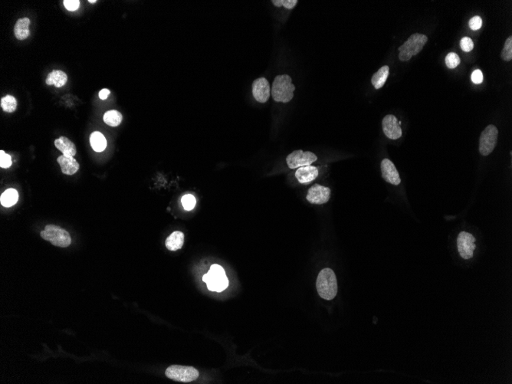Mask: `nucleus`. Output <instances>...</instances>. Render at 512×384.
I'll list each match as a JSON object with an SVG mask.
<instances>
[{
  "instance_id": "nucleus-10",
  "label": "nucleus",
  "mask_w": 512,
  "mask_h": 384,
  "mask_svg": "<svg viewBox=\"0 0 512 384\" xmlns=\"http://www.w3.org/2000/svg\"><path fill=\"white\" fill-rule=\"evenodd\" d=\"M383 131L390 140L399 139L402 132L399 121L393 114H388L384 117L382 121Z\"/></svg>"
},
{
  "instance_id": "nucleus-30",
  "label": "nucleus",
  "mask_w": 512,
  "mask_h": 384,
  "mask_svg": "<svg viewBox=\"0 0 512 384\" xmlns=\"http://www.w3.org/2000/svg\"><path fill=\"white\" fill-rule=\"evenodd\" d=\"M460 47L463 51L465 52H469L474 48V43L472 39L468 37H464L460 42Z\"/></svg>"
},
{
  "instance_id": "nucleus-25",
  "label": "nucleus",
  "mask_w": 512,
  "mask_h": 384,
  "mask_svg": "<svg viewBox=\"0 0 512 384\" xmlns=\"http://www.w3.org/2000/svg\"><path fill=\"white\" fill-rule=\"evenodd\" d=\"M501 58L505 62H510L512 59V36H509L505 41L504 48L501 51Z\"/></svg>"
},
{
  "instance_id": "nucleus-18",
  "label": "nucleus",
  "mask_w": 512,
  "mask_h": 384,
  "mask_svg": "<svg viewBox=\"0 0 512 384\" xmlns=\"http://www.w3.org/2000/svg\"><path fill=\"white\" fill-rule=\"evenodd\" d=\"M67 81H68V75H66L65 72L61 70H54L50 72L46 80V83L48 85H54L56 88L64 86Z\"/></svg>"
},
{
  "instance_id": "nucleus-21",
  "label": "nucleus",
  "mask_w": 512,
  "mask_h": 384,
  "mask_svg": "<svg viewBox=\"0 0 512 384\" xmlns=\"http://www.w3.org/2000/svg\"><path fill=\"white\" fill-rule=\"evenodd\" d=\"M90 143L92 149L96 152H102L106 149V138L101 132H93L90 137Z\"/></svg>"
},
{
  "instance_id": "nucleus-32",
  "label": "nucleus",
  "mask_w": 512,
  "mask_h": 384,
  "mask_svg": "<svg viewBox=\"0 0 512 384\" xmlns=\"http://www.w3.org/2000/svg\"><path fill=\"white\" fill-rule=\"evenodd\" d=\"M63 3H64V6L66 9L71 12L77 10L79 6H80V1L79 0H64Z\"/></svg>"
},
{
  "instance_id": "nucleus-36",
  "label": "nucleus",
  "mask_w": 512,
  "mask_h": 384,
  "mask_svg": "<svg viewBox=\"0 0 512 384\" xmlns=\"http://www.w3.org/2000/svg\"><path fill=\"white\" fill-rule=\"evenodd\" d=\"M203 282H206V283H207V282H208V274H204V275H203Z\"/></svg>"
},
{
  "instance_id": "nucleus-5",
  "label": "nucleus",
  "mask_w": 512,
  "mask_h": 384,
  "mask_svg": "<svg viewBox=\"0 0 512 384\" xmlns=\"http://www.w3.org/2000/svg\"><path fill=\"white\" fill-rule=\"evenodd\" d=\"M199 374V371L195 368L181 365H172L169 367L165 372V375L169 379L182 383L196 381Z\"/></svg>"
},
{
  "instance_id": "nucleus-28",
  "label": "nucleus",
  "mask_w": 512,
  "mask_h": 384,
  "mask_svg": "<svg viewBox=\"0 0 512 384\" xmlns=\"http://www.w3.org/2000/svg\"><path fill=\"white\" fill-rule=\"evenodd\" d=\"M273 5L276 7H283L288 9H292L296 6L298 1L297 0H272Z\"/></svg>"
},
{
  "instance_id": "nucleus-37",
  "label": "nucleus",
  "mask_w": 512,
  "mask_h": 384,
  "mask_svg": "<svg viewBox=\"0 0 512 384\" xmlns=\"http://www.w3.org/2000/svg\"><path fill=\"white\" fill-rule=\"evenodd\" d=\"M88 2H89L90 3H96V2H97V0H92V1H91V0H89V1H88Z\"/></svg>"
},
{
  "instance_id": "nucleus-27",
  "label": "nucleus",
  "mask_w": 512,
  "mask_h": 384,
  "mask_svg": "<svg viewBox=\"0 0 512 384\" xmlns=\"http://www.w3.org/2000/svg\"><path fill=\"white\" fill-rule=\"evenodd\" d=\"M460 64V58L455 52H449L446 57V64L450 69L456 68Z\"/></svg>"
},
{
  "instance_id": "nucleus-34",
  "label": "nucleus",
  "mask_w": 512,
  "mask_h": 384,
  "mask_svg": "<svg viewBox=\"0 0 512 384\" xmlns=\"http://www.w3.org/2000/svg\"><path fill=\"white\" fill-rule=\"evenodd\" d=\"M208 272L212 273V274H216V275H223V274H225L224 269L219 265H212V266H211L210 270Z\"/></svg>"
},
{
  "instance_id": "nucleus-3",
  "label": "nucleus",
  "mask_w": 512,
  "mask_h": 384,
  "mask_svg": "<svg viewBox=\"0 0 512 384\" xmlns=\"http://www.w3.org/2000/svg\"><path fill=\"white\" fill-rule=\"evenodd\" d=\"M427 42L428 37L423 34L414 33L410 35L407 41L398 48L400 60L401 62L410 60L412 57L419 54L423 50Z\"/></svg>"
},
{
  "instance_id": "nucleus-24",
  "label": "nucleus",
  "mask_w": 512,
  "mask_h": 384,
  "mask_svg": "<svg viewBox=\"0 0 512 384\" xmlns=\"http://www.w3.org/2000/svg\"><path fill=\"white\" fill-rule=\"evenodd\" d=\"M1 107L4 112L13 113L17 108V101L15 97L12 96H6L1 99Z\"/></svg>"
},
{
  "instance_id": "nucleus-4",
  "label": "nucleus",
  "mask_w": 512,
  "mask_h": 384,
  "mask_svg": "<svg viewBox=\"0 0 512 384\" xmlns=\"http://www.w3.org/2000/svg\"><path fill=\"white\" fill-rule=\"evenodd\" d=\"M40 236L45 240L50 241L58 247L66 248L72 243V238L65 229L54 225H46L44 230L40 232Z\"/></svg>"
},
{
  "instance_id": "nucleus-2",
  "label": "nucleus",
  "mask_w": 512,
  "mask_h": 384,
  "mask_svg": "<svg viewBox=\"0 0 512 384\" xmlns=\"http://www.w3.org/2000/svg\"><path fill=\"white\" fill-rule=\"evenodd\" d=\"M317 290L319 295L325 300H332L337 293L336 275L331 269H323L317 278Z\"/></svg>"
},
{
  "instance_id": "nucleus-12",
  "label": "nucleus",
  "mask_w": 512,
  "mask_h": 384,
  "mask_svg": "<svg viewBox=\"0 0 512 384\" xmlns=\"http://www.w3.org/2000/svg\"><path fill=\"white\" fill-rule=\"evenodd\" d=\"M381 173L382 176L385 181L393 186H399L401 183L400 176L399 173L396 168L395 165L393 164L390 160L384 159L381 164Z\"/></svg>"
},
{
  "instance_id": "nucleus-9",
  "label": "nucleus",
  "mask_w": 512,
  "mask_h": 384,
  "mask_svg": "<svg viewBox=\"0 0 512 384\" xmlns=\"http://www.w3.org/2000/svg\"><path fill=\"white\" fill-rule=\"evenodd\" d=\"M331 198V190L329 187L321 185L315 184L307 191L306 199L311 204L321 205L328 203Z\"/></svg>"
},
{
  "instance_id": "nucleus-16",
  "label": "nucleus",
  "mask_w": 512,
  "mask_h": 384,
  "mask_svg": "<svg viewBox=\"0 0 512 384\" xmlns=\"http://www.w3.org/2000/svg\"><path fill=\"white\" fill-rule=\"evenodd\" d=\"M55 145L65 157L74 158V156H75L77 152L75 144L72 143V141L66 137H60L55 140Z\"/></svg>"
},
{
  "instance_id": "nucleus-7",
  "label": "nucleus",
  "mask_w": 512,
  "mask_h": 384,
  "mask_svg": "<svg viewBox=\"0 0 512 384\" xmlns=\"http://www.w3.org/2000/svg\"><path fill=\"white\" fill-rule=\"evenodd\" d=\"M318 157L311 151L297 150L287 156L286 162L290 169L300 168L315 163Z\"/></svg>"
},
{
  "instance_id": "nucleus-1",
  "label": "nucleus",
  "mask_w": 512,
  "mask_h": 384,
  "mask_svg": "<svg viewBox=\"0 0 512 384\" xmlns=\"http://www.w3.org/2000/svg\"><path fill=\"white\" fill-rule=\"evenodd\" d=\"M295 86L292 79L288 75H278L274 78L271 95L273 100L276 102L288 103L294 97Z\"/></svg>"
},
{
  "instance_id": "nucleus-15",
  "label": "nucleus",
  "mask_w": 512,
  "mask_h": 384,
  "mask_svg": "<svg viewBox=\"0 0 512 384\" xmlns=\"http://www.w3.org/2000/svg\"><path fill=\"white\" fill-rule=\"evenodd\" d=\"M57 162L60 165L63 174L69 176L77 173L80 167L79 162H77L75 158L65 157L64 155L59 156L57 159Z\"/></svg>"
},
{
  "instance_id": "nucleus-29",
  "label": "nucleus",
  "mask_w": 512,
  "mask_h": 384,
  "mask_svg": "<svg viewBox=\"0 0 512 384\" xmlns=\"http://www.w3.org/2000/svg\"><path fill=\"white\" fill-rule=\"evenodd\" d=\"M12 163V158L11 156L5 153L3 150L0 151V167L1 168H9L11 167Z\"/></svg>"
},
{
  "instance_id": "nucleus-6",
  "label": "nucleus",
  "mask_w": 512,
  "mask_h": 384,
  "mask_svg": "<svg viewBox=\"0 0 512 384\" xmlns=\"http://www.w3.org/2000/svg\"><path fill=\"white\" fill-rule=\"evenodd\" d=\"M498 137V130L495 125H488L481 132L480 139V152L482 156H488L496 148Z\"/></svg>"
},
{
  "instance_id": "nucleus-14",
  "label": "nucleus",
  "mask_w": 512,
  "mask_h": 384,
  "mask_svg": "<svg viewBox=\"0 0 512 384\" xmlns=\"http://www.w3.org/2000/svg\"><path fill=\"white\" fill-rule=\"evenodd\" d=\"M208 281L207 282V288L209 291L221 292L229 286V280L226 274L216 275L208 272Z\"/></svg>"
},
{
  "instance_id": "nucleus-23",
  "label": "nucleus",
  "mask_w": 512,
  "mask_h": 384,
  "mask_svg": "<svg viewBox=\"0 0 512 384\" xmlns=\"http://www.w3.org/2000/svg\"><path fill=\"white\" fill-rule=\"evenodd\" d=\"M122 119L123 116L121 113L116 110L108 111L104 113V117H103L104 123L111 127L119 126Z\"/></svg>"
},
{
  "instance_id": "nucleus-17",
  "label": "nucleus",
  "mask_w": 512,
  "mask_h": 384,
  "mask_svg": "<svg viewBox=\"0 0 512 384\" xmlns=\"http://www.w3.org/2000/svg\"><path fill=\"white\" fill-rule=\"evenodd\" d=\"M30 19L29 18H19L14 27V34L18 40H24L30 36Z\"/></svg>"
},
{
  "instance_id": "nucleus-13",
  "label": "nucleus",
  "mask_w": 512,
  "mask_h": 384,
  "mask_svg": "<svg viewBox=\"0 0 512 384\" xmlns=\"http://www.w3.org/2000/svg\"><path fill=\"white\" fill-rule=\"evenodd\" d=\"M319 169L311 165L298 168L295 172V176L299 183L307 184L315 180L319 176Z\"/></svg>"
},
{
  "instance_id": "nucleus-8",
  "label": "nucleus",
  "mask_w": 512,
  "mask_h": 384,
  "mask_svg": "<svg viewBox=\"0 0 512 384\" xmlns=\"http://www.w3.org/2000/svg\"><path fill=\"white\" fill-rule=\"evenodd\" d=\"M476 238L469 232L463 231L459 233L457 238V248L459 255L463 259L468 260L473 257L474 251L476 250Z\"/></svg>"
},
{
  "instance_id": "nucleus-11",
  "label": "nucleus",
  "mask_w": 512,
  "mask_h": 384,
  "mask_svg": "<svg viewBox=\"0 0 512 384\" xmlns=\"http://www.w3.org/2000/svg\"><path fill=\"white\" fill-rule=\"evenodd\" d=\"M253 95L258 102L262 104L267 102L271 96V87L269 80L263 77L255 80L253 83Z\"/></svg>"
},
{
  "instance_id": "nucleus-19",
  "label": "nucleus",
  "mask_w": 512,
  "mask_h": 384,
  "mask_svg": "<svg viewBox=\"0 0 512 384\" xmlns=\"http://www.w3.org/2000/svg\"><path fill=\"white\" fill-rule=\"evenodd\" d=\"M183 243H184V234L179 231L173 232L172 234L167 237L165 241L167 249L173 251V252L181 249Z\"/></svg>"
},
{
  "instance_id": "nucleus-20",
  "label": "nucleus",
  "mask_w": 512,
  "mask_h": 384,
  "mask_svg": "<svg viewBox=\"0 0 512 384\" xmlns=\"http://www.w3.org/2000/svg\"><path fill=\"white\" fill-rule=\"evenodd\" d=\"M389 73H390L389 66L384 65L382 68H380L375 74H373L371 79V83L374 88L380 89L384 86L389 76Z\"/></svg>"
},
{
  "instance_id": "nucleus-31",
  "label": "nucleus",
  "mask_w": 512,
  "mask_h": 384,
  "mask_svg": "<svg viewBox=\"0 0 512 384\" xmlns=\"http://www.w3.org/2000/svg\"><path fill=\"white\" fill-rule=\"evenodd\" d=\"M481 26H482V19L481 17L479 16H476L472 17L469 21V27L471 30L473 31H476L481 29Z\"/></svg>"
},
{
  "instance_id": "nucleus-26",
  "label": "nucleus",
  "mask_w": 512,
  "mask_h": 384,
  "mask_svg": "<svg viewBox=\"0 0 512 384\" xmlns=\"http://www.w3.org/2000/svg\"><path fill=\"white\" fill-rule=\"evenodd\" d=\"M182 205L185 210L191 211L196 204V198L191 194H187L183 196L181 200Z\"/></svg>"
},
{
  "instance_id": "nucleus-35",
  "label": "nucleus",
  "mask_w": 512,
  "mask_h": 384,
  "mask_svg": "<svg viewBox=\"0 0 512 384\" xmlns=\"http://www.w3.org/2000/svg\"><path fill=\"white\" fill-rule=\"evenodd\" d=\"M110 93V90L108 89V88H104V89L101 90L100 92H99V97H100L101 100H105V99L108 98Z\"/></svg>"
},
{
  "instance_id": "nucleus-22",
  "label": "nucleus",
  "mask_w": 512,
  "mask_h": 384,
  "mask_svg": "<svg viewBox=\"0 0 512 384\" xmlns=\"http://www.w3.org/2000/svg\"><path fill=\"white\" fill-rule=\"evenodd\" d=\"M18 193L15 189H8L2 192L0 197V202L3 207H11L18 202Z\"/></svg>"
},
{
  "instance_id": "nucleus-33",
  "label": "nucleus",
  "mask_w": 512,
  "mask_h": 384,
  "mask_svg": "<svg viewBox=\"0 0 512 384\" xmlns=\"http://www.w3.org/2000/svg\"><path fill=\"white\" fill-rule=\"evenodd\" d=\"M471 79H472V82H473L474 84H481L483 81V79H484V78H483V74L482 72H481V70H475V71L472 72Z\"/></svg>"
}]
</instances>
